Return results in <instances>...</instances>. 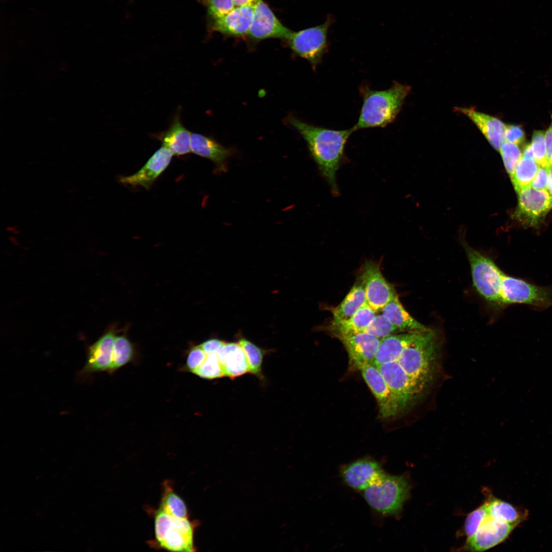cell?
Wrapping results in <instances>:
<instances>
[{
  "instance_id": "1",
  "label": "cell",
  "mask_w": 552,
  "mask_h": 552,
  "mask_svg": "<svg viewBox=\"0 0 552 552\" xmlns=\"http://www.w3.org/2000/svg\"><path fill=\"white\" fill-rule=\"evenodd\" d=\"M289 123L302 135L332 193H339L336 173L344 157L346 144L354 128L336 130L314 126L290 117Z\"/></svg>"
},
{
  "instance_id": "2",
  "label": "cell",
  "mask_w": 552,
  "mask_h": 552,
  "mask_svg": "<svg viewBox=\"0 0 552 552\" xmlns=\"http://www.w3.org/2000/svg\"><path fill=\"white\" fill-rule=\"evenodd\" d=\"M363 103L354 130L372 127H384L392 123L400 112L410 87L394 82L388 89L375 90L367 86L361 88Z\"/></svg>"
},
{
  "instance_id": "3",
  "label": "cell",
  "mask_w": 552,
  "mask_h": 552,
  "mask_svg": "<svg viewBox=\"0 0 552 552\" xmlns=\"http://www.w3.org/2000/svg\"><path fill=\"white\" fill-rule=\"evenodd\" d=\"M410 486L402 476L384 474L376 482L363 491L367 503L376 511L387 515L400 511L408 498Z\"/></svg>"
},
{
  "instance_id": "4",
  "label": "cell",
  "mask_w": 552,
  "mask_h": 552,
  "mask_svg": "<svg viewBox=\"0 0 552 552\" xmlns=\"http://www.w3.org/2000/svg\"><path fill=\"white\" fill-rule=\"evenodd\" d=\"M194 523L188 518H179L158 510L154 517L155 540L159 547L172 551H195Z\"/></svg>"
},
{
  "instance_id": "5",
  "label": "cell",
  "mask_w": 552,
  "mask_h": 552,
  "mask_svg": "<svg viewBox=\"0 0 552 552\" xmlns=\"http://www.w3.org/2000/svg\"><path fill=\"white\" fill-rule=\"evenodd\" d=\"M465 249L470 263L474 286L487 301L502 305L501 287L503 272L490 258L467 245Z\"/></svg>"
},
{
  "instance_id": "6",
  "label": "cell",
  "mask_w": 552,
  "mask_h": 552,
  "mask_svg": "<svg viewBox=\"0 0 552 552\" xmlns=\"http://www.w3.org/2000/svg\"><path fill=\"white\" fill-rule=\"evenodd\" d=\"M500 294L502 305L524 304L540 310L552 306V286H538L504 273Z\"/></svg>"
},
{
  "instance_id": "7",
  "label": "cell",
  "mask_w": 552,
  "mask_h": 552,
  "mask_svg": "<svg viewBox=\"0 0 552 552\" xmlns=\"http://www.w3.org/2000/svg\"><path fill=\"white\" fill-rule=\"evenodd\" d=\"M332 22V17L328 16L320 25L293 32L287 40L292 51L316 67L327 51L328 33Z\"/></svg>"
},
{
  "instance_id": "8",
  "label": "cell",
  "mask_w": 552,
  "mask_h": 552,
  "mask_svg": "<svg viewBox=\"0 0 552 552\" xmlns=\"http://www.w3.org/2000/svg\"><path fill=\"white\" fill-rule=\"evenodd\" d=\"M386 382L399 413L413 405L426 393L402 368L398 361L376 366Z\"/></svg>"
},
{
  "instance_id": "9",
  "label": "cell",
  "mask_w": 552,
  "mask_h": 552,
  "mask_svg": "<svg viewBox=\"0 0 552 552\" xmlns=\"http://www.w3.org/2000/svg\"><path fill=\"white\" fill-rule=\"evenodd\" d=\"M293 31L277 17L268 5L258 0L254 5V16L247 36L254 41L275 38L288 40Z\"/></svg>"
},
{
  "instance_id": "10",
  "label": "cell",
  "mask_w": 552,
  "mask_h": 552,
  "mask_svg": "<svg viewBox=\"0 0 552 552\" xmlns=\"http://www.w3.org/2000/svg\"><path fill=\"white\" fill-rule=\"evenodd\" d=\"M360 277L364 288L366 303L376 312L381 311L397 295L376 263L366 262Z\"/></svg>"
},
{
  "instance_id": "11",
  "label": "cell",
  "mask_w": 552,
  "mask_h": 552,
  "mask_svg": "<svg viewBox=\"0 0 552 552\" xmlns=\"http://www.w3.org/2000/svg\"><path fill=\"white\" fill-rule=\"evenodd\" d=\"M514 217L522 223L535 225L552 209V198L547 190H537L529 187L519 192Z\"/></svg>"
},
{
  "instance_id": "12",
  "label": "cell",
  "mask_w": 552,
  "mask_h": 552,
  "mask_svg": "<svg viewBox=\"0 0 552 552\" xmlns=\"http://www.w3.org/2000/svg\"><path fill=\"white\" fill-rule=\"evenodd\" d=\"M358 369L375 397L381 417L389 418L399 413L393 396L378 367L373 363H363Z\"/></svg>"
},
{
  "instance_id": "13",
  "label": "cell",
  "mask_w": 552,
  "mask_h": 552,
  "mask_svg": "<svg viewBox=\"0 0 552 552\" xmlns=\"http://www.w3.org/2000/svg\"><path fill=\"white\" fill-rule=\"evenodd\" d=\"M516 526L488 515L476 533L467 538L463 548L472 551L486 550L503 542Z\"/></svg>"
},
{
  "instance_id": "14",
  "label": "cell",
  "mask_w": 552,
  "mask_h": 552,
  "mask_svg": "<svg viewBox=\"0 0 552 552\" xmlns=\"http://www.w3.org/2000/svg\"><path fill=\"white\" fill-rule=\"evenodd\" d=\"M336 337L344 347L352 366L357 369L362 364L374 363L381 339L365 333Z\"/></svg>"
},
{
  "instance_id": "15",
  "label": "cell",
  "mask_w": 552,
  "mask_h": 552,
  "mask_svg": "<svg viewBox=\"0 0 552 552\" xmlns=\"http://www.w3.org/2000/svg\"><path fill=\"white\" fill-rule=\"evenodd\" d=\"M254 16V6L236 7L229 13L209 20V29L224 35L247 36Z\"/></svg>"
},
{
  "instance_id": "16",
  "label": "cell",
  "mask_w": 552,
  "mask_h": 552,
  "mask_svg": "<svg viewBox=\"0 0 552 552\" xmlns=\"http://www.w3.org/2000/svg\"><path fill=\"white\" fill-rule=\"evenodd\" d=\"M172 154L162 146L148 159L145 165L134 174L121 177L120 181L132 186H142L149 189L155 180L169 166Z\"/></svg>"
},
{
  "instance_id": "17",
  "label": "cell",
  "mask_w": 552,
  "mask_h": 552,
  "mask_svg": "<svg viewBox=\"0 0 552 552\" xmlns=\"http://www.w3.org/2000/svg\"><path fill=\"white\" fill-rule=\"evenodd\" d=\"M384 474L379 464L369 458L356 461L346 466L341 472L342 478L349 487L363 491Z\"/></svg>"
},
{
  "instance_id": "18",
  "label": "cell",
  "mask_w": 552,
  "mask_h": 552,
  "mask_svg": "<svg viewBox=\"0 0 552 552\" xmlns=\"http://www.w3.org/2000/svg\"><path fill=\"white\" fill-rule=\"evenodd\" d=\"M467 117L478 128L491 146L497 150L505 141L506 125L493 116L476 110L474 107H455Z\"/></svg>"
},
{
  "instance_id": "19",
  "label": "cell",
  "mask_w": 552,
  "mask_h": 552,
  "mask_svg": "<svg viewBox=\"0 0 552 552\" xmlns=\"http://www.w3.org/2000/svg\"><path fill=\"white\" fill-rule=\"evenodd\" d=\"M113 331L102 336L88 348L87 361L83 369L85 373L107 371L109 372L112 363L114 342L116 338Z\"/></svg>"
},
{
  "instance_id": "20",
  "label": "cell",
  "mask_w": 552,
  "mask_h": 552,
  "mask_svg": "<svg viewBox=\"0 0 552 552\" xmlns=\"http://www.w3.org/2000/svg\"><path fill=\"white\" fill-rule=\"evenodd\" d=\"M425 332H403L381 339L373 364L378 366L397 361L403 351L420 338Z\"/></svg>"
},
{
  "instance_id": "21",
  "label": "cell",
  "mask_w": 552,
  "mask_h": 552,
  "mask_svg": "<svg viewBox=\"0 0 552 552\" xmlns=\"http://www.w3.org/2000/svg\"><path fill=\"white\" fill-rule=\"evenodd\" d=\"M191 151L200 156L212 160L218 171H224L231 150L214 139L197 133L191 134Z\"/></svg>"
},
{
  "instance_id": "22",
  "label": "cell",
  "mask_w": 552,
  "mask_h": 552,
  "mask_svg": "<svg viewBox=\"0 0 552 552\" xmlns=\"http://www.w3.org/2000/svg\"><path fill=\"white\" fill-rule=\"evenodd\" d=\"M217 354L224 376L234 379L249 372L246 356L239 342H226Z\"/></svg>"
},
{
  "instance_id": "23",
  "label": "cell",
  "mask_w": 552,
  "mask_h": 552,
  "mask_svg": "<svg viewBox=\"0 0 552 552\" xmlns=\"http://www.w3.org/2000/svg\"><path fill=\"white\" fill-rule=\"evenodd\" d=\"M191 133L182 124L179 114L174 117L169 128L159 137L162 146L173 155H182L191 151Z\"/></svg>"
},
{
  "instance_id": "24",
  "label": "cell",
  "mask_w": 552,
  "mask_h": 552,
  "mask_svg": "<svg viewBox=\"0 0 552 552\" xmlns=\"http://www.w3.org/2000/svg\"><path fill=\"white\" fill-rule=\"evenodd\" d=\"M399 332H423L430 330L412 317L400 303L397 294L381 310Z\"/></svg>"
},
{
  "instance_id": "25",
  "label": "cell",
  "mask_w": 552,
  "mask_h": 552,
  "mask_svg": "<svg viewBox=\"0 0 552 552\" xmlns=\"http://www.w3.org/2000/svg\"><path fill=\"white\" fill-rule=\"evenodd\" d=\"M376 315V312L366 303L349 319L336 322L332 321L328 329L335 336L362 333Z\"/></svg>"
},
{
  "instance_id": "26",
  "label": "cell",
  "mask_w": 552,
  "mask_h": 552,
  "mask_svg": "<svg viewBox=\"0 0 552 552\" xmlns=\"http://www.w3.org/2000/svg\"><path fill=\"white\" fill-rule=\"evenodd\" d=\"M366 303L364 288L361 277L352 286L342 301L331 309L333 321L346 320Z\"/></svg>"
},
{
  "instance_id": "27",
  "label": "cell",
  "mask_w": 552,
  "mask_h": 552,
  "mask_svg": "<svg viewBox=\"0 0 552 552\" xmlns=\"http://www.w3.org/2000/svg\"><path fill=\"white\" fill-rule=\"evenodd\" d=\"M489 515L497 520L517 526L523 519V515L511 504L494 497L485 502Z\"/></svg>"
},
{
  "instance_id": "28",
  "label": "cell",
  "mask_w": 552,
  "mask_h": 552,
  "mask_svg": "<svg viewBox=\"0 0 552 552\" xmlns=\"http://www.w3.org/2000/svg\"><path fill=\"white\" fill-rule=\"evenodd\" d=\"M539 165L534 158L521 157L513 173L510 175L511 179L517 193L531 187Z\"/></svg>"
},
{
  "instance_id": "29",
  "label": "cell",
  "mask_w": 552,
  "mask_h": 552,
  "mask_svg": "<svg viewBox=\"0 0 552 552\" xmlns=\"http://www.w3.org/2000/svg\"><path fill=\"white\" fill-rule=\"evenodd\" d=\"M164 487L158 509L175 517L188 518V509L184 501L171 487L168 485Z\"/></svg>"
},
{
  "instance_id": "30",
  "label": "cell",
  "mask_w": 552,
  "mask_h": 552,
  "mask_svg": "<svg viewBox=\"0 0 552 552\" xmlns=\"http://www.w3.org/2000/svg\"><path fill=\"white\" fill-rule=\"evenodd\" d=\"M133 354V347L129 339L124 335L116 336L113 346L112 363L109 372H113L127 364L132 359Z\"/></svg>"
},
{
  "instance_id": "31",
  "label": "cell",
  "mask_w": 552,
  "mask_h": 552,
  "mask_svg": "<svg viewBox=\"0 0 552 552\" xmlns=\"http://www.w3.org/2000/svg\"><path fill=\"white\" fill-rule=\"evenodd\" d=\"M238 342L243 349L246 356L249 365V372L261 378L262 377V365L265 352L245 338H240Z\"/></svg>"
},
{
  "instance_id": "32",
  "label": "cell",
  "mask_w": 552,
  "mask_h": 552,
  "mask_svg": "<svg viewBox=\"0 0 552 552\" xmlns=\"http://www.w3.org/2000/svg\"><path fill=\"white\" fill-rule=\"evenodd\" d=\"M399 331L390 320L382 313L376 315L369 326L362 333H365L380 339L394 334Z\"/></svg>"
},
{
  "instance_id": "33",
  "label": "cell",
  "mask_w": 552,
  "mask_h": 552,
  "mask_svg": "<svg viewBox=\"0 0 552 552\" xmlns=\"http://www.w3.org/2000/svg\"><path fill=\"white\" fill-rule=\"evenodd\" d=\"M194 373L201 378L208 379L224 376L217 353L206 355L204 361Z\"/></svg>"
},
{
  "instance_id": "34",
  "label": "cell",
  "mask_w": 552,
  "mask_h": 552,
  "mask_svg": "<svg viewBox=\"0 0 552 552\" xmlns=\"http://www.w3.org/2000/svg\"><path fill=\"white\" fill-rule=\"evenodd\" d=\"M499 151L507 171L510 176L521 158L520 150L518 145L505 140Z\"/></svg>"
},
{
  "instance_id": "35",
  "label": "cell",
  "mask_w": 552,
  "mask_h": 552,
  "mask_svg": "<svg viewBox=\"0 0 552 552\" xmlns=\"http://www.w3.org/2000/svg\"><path fill=\"white\" fill-rule=\"evenodd\" d=\"M488 515L486 503L468 515L464 524V531L467 538L472 537L476 533Z\"/></svg>"
},
{
  "instance_id": "36",
  "label": "cell",
  "mask_w": 552,
  "mask_h": 552,
  "mask_svg": "<svg viewBox=\"0 0 552 552\" xmlns=\"http://www.w3.org/2000/svg\"><path fill=\"white\" fill-rule=\"evenodd\" d=\"M209 20L229 13L236 6L234 0H203Z\"/></svg>"
},
{
  "instance_id": "37",
  "label": "cell",
  "mask_w": 552,
  "mask_h": 552,
  "mask_svg": "<svg viewBox=\"0 0 552 552\" xmlns=\"http://www.w3.org/2000/svg\"><path fill=\"white\" fill-rule=\"evenodd\" d=\"M531 146L534 158L539 166L549 165L546 157L545 133L543 131L534 132Z\"/></svg>"
},
{
  "instance_id": "38",
  "label": "cell",
  "mask_w": 552,
  "mask_h": 552,
  "mask_svg": "<svg viewBox=\"0 0 552 552\" xmlns=\"http://www.w3.org/2000/svg\"><path fill=\"white\" fill-rule=\"evenodd\" d=\"M206 354L199 346L194 347L190 351L186 365L189 371L194 373L205 360Z\"/></svg>"
},
{
  "instance_id": "39",
  "label": "cell",
  "mask_w": 552,
  "mask_h": 552,
  "mask_svg": "<svg viewBox=\"0 0 552 552\" xmlns=\"http://www.w3.org/2000/svg\"><path fill=\"white\" fill-rule=\"evenodd\" d=\"M549 165L539 166L532 180L531 187L537 190H547L549 182Z\"/></svg>"
},
{
  "instance_id": "40",
  "label": "cell",
  "mask_w": 552,
  "mask_h": 552,
  "mask_svg": "<svg viewBox=\"0 0 552 552\" xmlns=\"http://www.w3.org/2000/svg\"><path fill=\"white\" fill-rule=\"evenodd\" d=\"M505 140L517 145L522 144L525 140V134L519 126L506 125Z\"/></svg>"
},
{
  "instance_id": "41",
  "label": "cell",
  "mask_w": 552,
  "mask_h": 552,
  "mask_svg": "<svg viewBox=\"0 0 552 552\" xmlns=\"http://www.w3.org/2000/svg\"><path fill=\"white\" fill-rule=\"evenodd\" d=\"M225 343L224 341L218 339H211L204 341L199 346L203 352L208 355L217 353Z\"/></svg>"
},
{
  "instance_id": "42",
  "label": "cell",
  "mask_w": 552,
  "mask_h": 552,
  "mask_svg": "<svg viewBox=\"0 0 552 552\" xmlns=\"http://www.w3.org/2000/svg\"><path fill=\"white\" fill-rule=\"evenodd\" d=\"M546 157L549 165L552 164V123L545 133Z\"/></svg>"
},
{
  "instance_id": "43",
  "label": "cell",
  "mask_w": 552,
  "mask_h": 552,
  "mask_svg": "<svg viewBox=\"0 0 552 552\" xmlns=\"http://www.w3.org/2000/svg\"><path fill=\"white\" fill-rule=\"evenodd\" d=\"M522 157L527 158H534L531 144H527L524 147Z\"/></svg>"
},
{
  "instance_id": "44",
  "label": "cell",
  "mask_w": 552,
  "mask_h": 552,
  "mask_svg": "<svg viewBox=\"0 0 552 552\" xmlns=\"http://www.w3.org/2000/svg\"><path fill=\"white\" fill-rule=\"evenodd\" d=\"M258 0H234L236 7L254 6Z\"/></svg>"
},
{
  "instance_id": "45",
  "label": "cell",
  "mask_w": 552,
  "mask_h": 552,
  "mask_svg": "<svg viewBox=\"0 0 552 552\" xmlns=\"http://www.w3.org/2000/svg\"><path fill=\"white\" fill-rule=\"evenodd\" d=\"M547 191L552 198V165H549V182Z\"/></svg>"
},
{
  "instance_id": "46",
  "label": "cell",
  "mask_w": 552,
  "mask_h": 552,
  "mask_svg": "<svg viewBox=\"0 0 552 552\" xmlns=\"http://www.w3.org/2000/svg\"><path fill=\"white\" fill-rule=\"evenodd\" d=\"M552 165V164H551Z\"/></svg>"
}]
</instances>
